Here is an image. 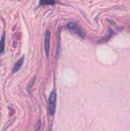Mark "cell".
<instances>
[{
  "label": "cell",
  "mask_w": 130,
  "mask_h": 131,
  "mask_svg": "<svg viewBox=\"0 0 130 131\" xmlns=\"http://www.w3.org/2000/svg\"><path fill=\"white\" fill-rule=\"evenodd\" d=\"M23 62H24V57H22L21 58H20V59L16 62V64H15V66H14V68H13L12 72H13V73L18 72V71L20 70V68H21V66H22V64H23Z\"/></svg>",
  "instance_id": "4"
},
{
  "label": "cell",
  "mask_w": 130,
  "mask_h": 131,
  "mask_svg": "<svg viewBox=\"0 0 130 131\" xmlns=\"http://www.w3.org/2000/svg\"><path fill=\"white\" fill-rule=\"evenodd\" d=\"M56 3V0H40V5H54Z\"/></svg>",
  "instance_id": "6"
},
{
  "label": "cell",
  "mask_w": 130,
  "mask_h": 131,
  "mask_svg": "<svg viewBox=\"0 0 130 131\" xmlns=\"http://www.w3.org/2000/svg\"><path fill=\"white\" fill-rule=\"evenodd\" d=\"M5 34L4 33L0 40V54L4 52L5 50Z\"/></svg>",
  "instance_id": "5"
},
{
  "label": "cell",
  "mask_w": 130,
  "mask_h": 131,
  "mask_svg": "<svg viewBox=\"0 0 130 131\" xmlns=\"http://www.w3.org/2000/svg\"><path fill=\"white\" fill-rule=\"evenodd\" d=\"M41 121H38L34 127V131H40L41 130Z\"/></svg>",
  "instance_id": "7"
},
{
  "label": "cell",
  "mask_w": 130,
  "mask_h": 131,
  "mask_svg": "<svg viewBox=\"0 0 130 131\" xmlns=\"http://www.w3.org/2000/svg\"><path fill=\"white\" fill-rule=\"evenodd\" d=\"M67 28L73 33L77 35L79 37L84 38V36H85V34L84 32L83 31V30L81 29V28L77 24V23H74V22H70V23H68L67 25Z\"/></svg>",
  "instance_id": "2"
},
{
  "label": "cell",
  "mask_w": 130,
  "mask_h": 131,
  "mask_svg": "<svg viewBox=\"0 0 130 131\" xmlns=\"http://www.w3.org/2000/svg\"><path fill=\"white\" fill-rule=\"evenodd\" d=\"M50 39H51V32L49 31H47L46 35H45V39H44V49H45V54L47 57H48L49 55Z\"/></svg>",
  "instance_id": "3"
},
{
  "label": "cell",
  "mask_w": 130,
  "mask_h": 131,
  "mask_svg": "<svg viewBox=\"0 0 130 131\" xmlns=\"http://www.w3.org/2000/svg\"><path fill=\"white\" fill-rule=\"evenodd\" d=\"M34 78L33 79V81H31L30 84L28 86V89H30V88H31V86H32V85H33V84H34V82H33V81H34Z\"/></svg>",
  "instance_id": "8"
},
{
  "label": "cell",
  "mask_w": 130,
  "mask_h": 131,
  "mask_svg": "<svg viewBox=\"0 0 130 131\" xmlns=\"http://www.w3.org/2000/svg\"><path fill=\"white\" fill-rule=\"evenodd\" d=\"M56 101H57V94L54 91H53L49 97L48 99V110L49 113L51 115L54 114L55 110H56Z\"/></svg>",
  "instance_id": "1"
}]
</instances>
